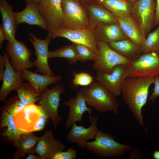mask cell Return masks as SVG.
I'll list each match as a JSON object with an SVG mask.
<instances>
[{
  "label": "cell",
  "mask_w": 159,
  "mask_h": 159,
  "mask_svg": "<svg viewBox=\"0 0 159 159\" xmlns=\"http://www.w3.org/2000/svg\"><path fill=\"white\" fill-rule=\"evenodd\" d=\"M85 5L97 4L98 0H80Z\"/></svg>",
  "instance_id": "obj_41"
},
{
  "label": "cell",
  "mask_w": 159,
  "mask_h": 159,
  "mask_svg": "<svg viewBox=\"0 0 159 159\" xmlns=\"http://www.w3.org/2000/svg\"><path fill=\"white\" fill-rule=\"evenodd\" d=\"M65 147L64 144L55 138L52 131L47 130L39 137L34 151L41 159H51L55 154L64 151Z\"/></svg>",
  "instance_id": "obj_19"
},
{
  "label": "cell",
  "mask_w": 159,
  "mask_h": 159,
  "mask_svg": "<svg viewBox=\"0 0 159 159\" xmlns=\"http://www.w3.org/2000/svg\"><path fill=\"white\" fill-rule=\"evenodd\" d=\"M153 157L155 159H159V150H155L154 152Z\"/></svg>",
  "instance_id": "obj_43"
},
{
  "label": "cell",
  "mask_w": 159,
  "mask_h": 159,
  "mask_svg": "<svg viewBox=\"0 0 159 159\" xmlns=\"http://www.w3.org/2000/svg\"><path fill=\"white\" fill-rule=\"evenodd\" d=\"M52 37L53 38L63 37L73 43L85 45L98 54L97 41L94 36V29L89 26L73 29L60 27L52 32Z\"/></svg>",
  "instance_id": "obj_7"
},
{
  "label": "cell",
  "mask_w": 159,
  "mask_h": 159,
  "mask_svg": "<svg viewBox=\"0 0 159 159\" xmlns=\"http://www.w3.org/2000/svg\"><path fill=\"white\" fill-rule=\"evenodd\" d=\"M97 4L105 8L115 16L132 14L133 5L127 0H98Z\"/></svg>",
  "instance_id": "obj_28"
},
{
  "label": "cell",
  "mask_w": 159,
  "mask_h": 159,
  "mask_svg": "<svg viewBox=\"0 0 159 159\" xmlns=\"http://www.w3.org/2000/svg\"><path fill=\"white\" fill-rule=\"evenodd\" d=\"M39 138L33 132L21 134L15 146L17 149L14 155L13 158L17 159L23 157L27 153L34 154V148Z\"/></svg>",
  "instance_id": "obj_26"
},
{
  "label": "cell",
  "mask_w": 159,
  "mask_h": 159,
  "mask_svg": "<svg viewBox=\"0 0 159 159\" xmlns=\"http://www.w3.org/2000/svg\"><path fill=\"white\" fill-rule=\"evenodd\" d=\"M25 1L24 9L20 11L14 12L16 25L21 23L35 25L48 31V27L39 11L38 3L31 0Z\"/></svg>",
  "instance_id": "obj_17"
},
{
  "label": "cell",
  "mask_w": 159,
  "mask_h": 159,
  "mask_svg": "<svg viewBox=\"0 0 159 159\" xmlns=\"http://www.w3.org/2000/svg\"><path fill=\"white\" fill-rule=\"evenodd\" d=\"M6 39L5 35L2 26L0 25V49L2 48L3 42Z\"/></svg>",
  "instance_id": "obj_40"
},
{
  "label": "cell",
  "mask_w": 159,
  "mask_h": 159,
  "mask_svg": "<svg viewBox=\"0 0 159 159\" xmlns=\"http://www.w3.org/2000/svg\"><path fill=\"white\" fill-rule=\"evenodd\" d=\"M129 2L134 4L137 0H127Z\"/></svg>",
  "instance_id": "obj_44"
},
{
  "label": "cell",
  "mask_w": 159,
  "mask_h": 159,
  "mask_svg": "<svg viewBox=\"0 0 159 159\" xmlns=\"http://www.w3.org/2000/svg\"><path fill=\"white\" fill-rule=\"evenodd\" d=\"M115 17L117 23L129 39L143 47L146 36L131 14H122Z\"/></svg>",
  "instance_id": "obj_20"
},
{
  "label": "cell",
  "mask_w": 159,
  "mask_h": 159,
  "mask_svg": "<svg viewBox=\"0 0 159 159\" xmlns=\"http://www.w3.org/2000/svg\"><path fill=\"white\" fill-rule=\"evenodd\" d=\"M62 104L68 106L69 108V112L65 124L67 130L76 122H81L85 112H87L89 116L91 115L92 113V109L87 106L83 95L80 91L77 92L75 97L71 98Z\"/></svg>",
  "instance_id": "obj_18"
},
{
  "label": "cell",
  "mask_w": 159,
  "mask_h": 159,
  "mask_svg": "<svg viewBox=\"0 0 159 159\" xmlns=\"http://www.w3.org/2000/svg\"><path fill=\"white\" fill-rule=\"evenodd\" d=\"M6 62L4 55H0V80L2 81L5 72Z\"/></svg>",
  "instance_id": "obj_38"
},
{
  "label": "cell",
  "mask_w": 159,
  "mask_h": 159,
  "mask_svg": "<svg viewBox=\"0 0 159 159\" xmlns=\"http://www.w3.org/2000/svg\"><path fill=\"white\" fill-rule=\"evenodd\" d=\"M128 77H155L159 75V53L150 52L140 55L126 67Z\"/></svg>",
  "instance_id": "obj_4"
},
{
  "label": "cell",
  "mask_w": 159,
  "mask_h": 159,
  "mask_svg": "<svg viewBox=\"0 0 159 159\" xmlns=\"http://www.w3.org/2000/svg\"><path fill=\"white\" fill-rule=\"evenodd\" d=\"M90 122V126L85 128L82 126H78L74 123L67 134V141L76 144L82 149L86 148V144L88 140L95 138L98 129L97 128L98 118L94 115L89 116Z\"/></svg>",
  "instance_id": "obj_14"
},
{
  "label": "cell",
  "mask_w": 159,
  "mask_h": 159,
  "mask_svg": "<svg viewBox=\"0 0 159 159\" xmlns=\"http://www.w3.org/2000/svg\"><path fill=\"white\" fill-rule=\"evenodd\" d=\"M25 106L21 101L18 95L14 96L6 100L2 108L14 117L16 114L22 110Z\"/></svg>",
  "instance_id": "obj_32"
},
{
  "label": "cell",
  "mask_w": 159,
  "mask_h": 159,
  "mask_svg": "<svg viewBox=\"0 0 159 159\" xmlns=\"http://www.w3.org/2000/svg\"><path fill=\"white\" fill-rule=\"evenodd\" d=\"M1 127H7V129L2 135L7 141H12L15 146L19 139L20 134L15 123L14 117L2 108L1 119Z\"/></svg>",
  "instance_id": "obj_27"
},
{
  "label": "cell",
  "mask_w": 159,
  "mask_h": 159,
  "mask_svg": "<svg viewBox=\"0 0 159 159\" xmlns=\"http://www.w3.org/2000/svg\"><path fill=\"white\" fill-rule=\"evenodd\" d=\"M97 57L92 65L93 69L96 71L110 73L116 66L127 65L131 61L112 49L107 43L97 41Z\"/></svg>",
  "instance_id": "obj_6"
},
{
  "label": "cell",
  "mask_w": 159,
  "mask_h": 159,
  "mask_svg": "<svg viewBox=\"0 0 159 159\" xmlns=\"http://www.w3.org/2000/svg\"><path fill=\"white\" fill-rule=\"evenodd\" d=\"M85 6L87 14L89 27L94 29L102 24L117 23L115 16L98 4Z\"/></svg>",
  "instance_id": "obj_22"
},
{
  "label": "cell",
  "mask_w": 159,
  "mask_h": 159,
  "mask_svg": "<svg viewBox=\"0 0 159 159\" xmlns=\"http://www.w3.org/2000/svg\"><path fill=\"white\" fill-rule=\"evenodd\" d=\"M159 24V0H156V8L154 26Z\"/></svg>",
  "instance_id": "obj_39"
},
{
  "label": "cell",
  "mask_w": 159,
  "mask_h": 159,
  "mask_svg": "<svg viewBox=\"0 0 159 159\" xmlns=\"http://www.w3.org/2000/svg\"><path fill=\"white\" fill-rule=\"evenodd\" d=\"M38 105L41 115L38 122L32 131V132L44 130L50 118L48 115L43 107L40 105Z\"/></svg>",
  "instance_id": "obj_35"
},
{
  "label": "cell",
  "mask_w": 159,
  "mask_h": 159,
  "mask_svg": "<svg viewBox=\"0 0 159 159\" xmlns=\"http://www.w3.org/2000/svg\"><path fill=\"white\" fill-rule=\"evenodd\" d=\"M73 44L78 54L79 61L85 62L88 60L94 61L98 55L88 47L82 44Z\"/></svg>",
  "instance_id": "obj_33"
},
{
  "label": "cell",
  "mask_w": 159,
  "mask_h": 159,
  "mask_svg": "<svg viewBox=\"0 0 159 159\" xmlns=\"http://www.w3.org/2000/svg\"><path fill=\"white\" fill-rule=\"evenodd\" d=\"M63 13L61 27L73 29L88 26L85 6L80 0H62Z\"/></svg>",
  "instance_id": "obj_5"
},
{
  "label": "cell",
  "mask_w": 159,
  "mask_h": 159,
  "mask_svg": "<svg viewBox=\"0 0 159 159\" xmlns=\"http://www.w3.org/2000/svg\"><path fill=\"white\" fill-rule=\"evenodd\" d=\"M155 77H127L121 89V94L124 102L139 125L143 126L146 131L142 109L146 103L149 88L153 83Z\"/></svg>",
  "instance_id": "obj_1"
},
{
  "label": "cell",
  "mask_w": 159,
  "mask_h": 159,
  "mask_svg": "<svg viewBox=\"0 0 159 159\" xmlns=\"http://www.w3.org/2000/svg\"><path fill=\"white\" fill-rule=\"evenodd\" d=\"M87 106L100 112H112L118 113L119 103L116 97L100 83L93 82L88 87L81 88Z\"/></svg>",
  "instance_id": "obj_2"
},
{
  "label": "cell",
  "mask_w": 159,
  "mask_h": 159,
  "mask_svg": "<svg viewBox=\"0 0 159 159\" xmlns=\"http://www.w3.org/2000/svg\"><path fill=\"white\" fill-rule=\"evenodd\" d=\"M2 53L5 58L6 65L0 90V101L5 102L10 92L16 91L23 83L24 80L22 77L23 70L16 71L12 66L6 52L3 51Z\"/></svg>",
  "instance_id": "obj_15"
},
{
  "label": "cell",
  "mask_w": 159,
  "mask_h": 159,
  "mask_svg": "<svg viewBox=\"0 0 159 159\" xmlns=\"http://www.w3.org/2000/svg\"><path fill=\"white\" fill-rule=\"evenodd\" d=\"M65 92L64 87L59 83L52 89L46 88L42 93L38 105L42 107L52 121L53 126L56 129L62 117L58 113L60 101V95Z\"/></svg>",
  "instance_id": "obj_8"
},
{
  "label": "cell",
  "mask_w": 159,
  "mask_h": 159,
  "mask_svg": "<svg viewBox=\"0 0 159 159\" xmlns=\"http://www.w3.org/2000/svg\"><path fill=\"white\" fill-rule=\"evenodd\" d=\"M38 105L32 103L26 105L14 117L15 123L20 134L32 132L40 117Z\"/></svg>",
  "instance_id": "obj_16"
},
{
  "label": "cell",
  "mask_w": 159,
  "mask_h": 159,
  "mask_svg": "<svg viewBox=\"0 0 159 159\" xmlns=\"http://www.w3.org/2000/svg\"><path fill=\"white\" fill-rule=\"evenodd\" d=\"M153 31L150 32L146 37L143 46V54L159 52V24Z\"/></svg>",
  "instance_id": "obj_31"
},
{
  "label": "cell",
  "mask_w": 159,
  "mask_h": 159,
  "mask_svg": "<svg viewBox=\"0 0 159 159\" xmlns=\"http://www.w3.org/2000/svg\"><path fill=\"white\" fill-rule=\"evenodd\" d=\"M156 1L137 0L133 4L132 14L146 36L154 26Z\"/></svg>",
  "instance_id": "obj_11"
},
{
  "label": "cell",
  "mask_w": 159,
  "mask_h": 159,
  "mask_svg": "<svg viewBox=\"0 0 159 159\" xmlns=\"http://www.w3.org/2000/svg\"><path fill=\"white\" fill-rule=\"evenodd\" d=\"M22 77L24 80H27L36 90L41 93L48 86L62 79V77L59 75H40L27 69L23 70Z\"/></svg>",
  "instance_id": "obj_24"
},
{
  "label": "cell",
  "mask_w": 159,
  "mask_h": 159,
  "mask_svg": "<svg viewBox=\"0 0 159 159\" xmlns=\"http://www.w3.org/2000/svg\"><path fill=\"white\" fill-rule=\"evenodd\" d=\"M108 44L115 51L130 61L138 58L143 52L142 46L127 38L110 42Z\"/></svg>",
  "instance_id": "obj_25"
},
{
  "label": "cell",
  "mask_w": 159,
  "mask_h": 159,
  "mask_svg": "<svg viewBox=\"0 0 159 159\" xmlns=\"http://www.w3.org/2000/svg\"><path fill=\"white\" fill-rule=\"evenodd\" d=\"M26 159H40L39 156L38 155H35L34 154L29 153L28 156L26 157Z\"/></svg>",
  "instance_id": "obj_42"
},
{
  "label": "cell",
  "mask_w": 159,
  "mask_h": 159,
  "mask_svg": "<svg viewBox=\"0 0 159 159\" xmlns=\"http://www.w3.org/2000/svg\"><path fill=\"white\" fill-rule=\"evenodd\" d=\"M55 57L65 59L70 65L76 64L79 61L78 54L73 44L62 46L54 51H49L48 58Z\"/></svg>",
  "instance_id": "obj_30"
},
{
  "label": "cell",
  "mask_w": 159,
  "mask_h": 159,
  "mask_svg": "<svg viewBox=\"0 0 159 159\" xmlns=\"http://www.w3.org/2000/svg\"><path fill=\"white\" fill-rule=\"evenodd\" d=\"M93 77L89 74L85 72L74 74L73 83L75 86H89L94 82Z\"/></svg>",
  "instance_id": "obj_34"
},
{
  "label": "cell",
  "mask_w": 159,
  "mask_h": 159,
  "mask_svg": "<svg viewBox=\"0 0 159 159\" xmlns=\"http://www.w3.org/2000/svg\"><path fill=\"white\" fill-rule=\"evenodd\" d=\"M16 91L20 100L25 105L39 101L41 94L28 82H23Z\"/></svg>",
  "instance_id": "obj_29"
},
{
  "label": "cell",
  "mask_w": 159,
  "mask_h": 159,
  "mask_svg": "<svg viewBox=\"0 0 159 159\" xmlns=\"http://www.w3.org/2000/svg\"><path fill=\"white\" fill-rule=\"evenodd\" d=\"M0 11L2 19V26L6 40L12 42L15 39L17 26L15 23L13 8L7 0H0Z\"/></svg>",
  "instance_id": "obj_23"
},
{
  "label": "cell",
  "mask_w": 159,
  "mask_h": 159,
  "mask_svg": "<svg viewBox=\"0 0 159 159\" xmlns=\"http://www.w3.org/2000/svg\"><path fill=\"white\" fill-rule=\"evenodd\" d=\"M31 0V1H34L38 3L41 0Z\"/></svg>",
  "instance_id": "obj_45"
},
{
  "label": "cell",
  "mask_w": 159,
  "mask_h": 159,
  "mask_svg": "<svg viewBox=\"0 0 159 159\" xmlns=\"http://www.w3.org/2000/svg\"><path fill=\"white\" fill-rule=\"evenodd\" d=\"M153 84L154 87L149 99V100L152 102L154 101L159 96V75L155 77Z\"/></svg>",
  "instance_id": "obj_37"
},
{
  "label": "cell",
  "mask_w": 159,
  "mask_h": 159,
  "mask_svg": "<svg viewBox=\"0 0 159 159\" xmlns=\"http://www.w3.org/2000/svg\"><path fill=\"white\" fill-rule=\"evenodd\" d=\"M94 34L97 41L108 44L127 38L117 23L100 24L94 29Z\"/></svg>",
  "instance_id": "obj_21"
},
{
  "label": "cell",
  "mask_w": 159,
  "mask_h": 159,
  "mask_svg": "<svg viewBox=\"0 0 159 159\" xmlns=\"http://www.w3.org/2000/svg\"><path fill=\"white\" fill-rule=\"evenodd\" d=\"M94 139L93 141L87 142L86 148L98 157H120L132 148L131 145L120 143L114 140L110 134L99 130Z\"/></svg>",
  "instance_id": "obj_3"
},
{
  "label": "cell",
  "mask_w": 159,
  "mask_h": 159,
  "mask_svg": "<svg viewBox=\"0 0 159 159\" xmlns=\"http://www.w3.org/2000/svg\"><path fill=\"white\" fill-rule=\"evenodd\" d=\"M29 35V39L35 50L36 59L33 62L34 67L37 68L36 72L43 74L54 75L48 62V47L52 38L46 37L44 39H40L31 32Z\"/></svg>",
  "instance_id": "obj_13"
},
{
  "label": "cell",
  "mask_w": 159,
  "mask_h": 159,
  "mask_svg": "<svg viewBox=\"0 0 159 159\" xmlns=\"http://www.w3.org/2000/svg\"><path fill=\"white\" fill-rule=\"evenodd\" d=\"M126 65L119 64L115 66L110 73L96 71L95 79L116 97L121 94L123 83L127 78Z\"/></svg>",
  "instance_id": "obj_12"
},
{
  "label": "cell",
  "mask_w": 159,
  "mask_h": 159,
  "mask_svg": "<svg viewBox=\"0 0 159 159\" xmlns=\"http://www.w3.org/2000/svg\"><path fill=\"white\" fill-rule=\"evenodd\" d=\"M61 1L41 0L38 3L39 12L48 27L47 37L52 38V32L61 26L63 17Z\"/></svg>",
  "instance_id": "obj_9"
},
{
  "label": "cell",
  "mask_w": 159,
  "mask_h": 159,
  "mask_svg": "<svg viewBox=\"0 0 159 159\" xmlns=\"http://www.w3.org/2000/svg\"><path fill=\"white\" fill-rule=\"evenodd\" d=\"M77 156V152L72 148H69L67 151L57 152L51 158V159H75Z\"/></svg>",
  "instance_id": "obj_36"
},
{
  "label": "cell",
  "mask_w": 159,
  "mask_h": 159,
  "mask_svg": "<svg viewBox=\"0 0 159 159\" xmlns=\"http://www.w3.org/2000/svg\"><path fill=\"white\" fill-rule=\"evenodd\" d=\"M10 62L16 71L29 69L33 66L30 59L32 53L23 42L16 39L12 42H8L5 48Z\"/></svg>",
  "instance_id": "obj_10"
},
{
  "label": "cell",
  "mask_w": 159,
  "mask_h": 159,
  "mask_svg": "<svg viewBox=\"0 0 159 159\" xmlns=\"http://www.w3.org/2000/svg\"></svg>",
  "instance_id": "obj_46"
}]
</instances>
